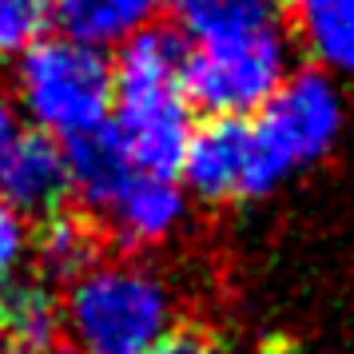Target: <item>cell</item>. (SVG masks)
Here are the masks:
<instances>
[{
  "label": "cell",
  "mask_w": 354,
  "mask_h": 354,
  "mask_svg": "<svg viewBox=\"0 0 354 354\" xmlns=\"http://www.w3.org/2000/svg\"><path fill=\"white\" fill-rule=\"evenodd\" d=\"M187 40L171 24H147L120 44L112 68L108 131L131 167L151 176H179L192 136V100L183 92Z\"/></svg>",
  "instance_id": "cell-1"
},
{
  "label": "cell",
  "mask_w": 354,
  "mask_h": 354,
  "mask_svg": "<svg viewBox=\"0 0 354 354\" xmlns=\"http://www.w3.org/2000/svg\"><path fill=\"white\" fill-rule=\"evenodd\" d=\"M64 335L80 354H147L179 319L171 283L140 259H92L60 299Z\"/></svg>",
  "instance_id": "cell-2"
},
{
  "label": "cell",
  "mask_w": 354,
  "mask_h": 354,
  "mask_svg": "<svg viewBox=\"0 0 354 354\" xmlns=\"http://www.w3.org/2000/svg\"><path fill=\"white\" fill-rule=\"evenodd\" d=\"M351 128V104L342 80L319 68H290L274 96L247 115L251 163L247 199H267L322 160H330Z\"/></svg>",
  "instance_id": "cell-3"
},
{
  "label": "cell",
  "mask_w": 354,
  "mask_h": 354,
  "mask_svg": "<svg viewBox=\"0 0 354 354\" xmlns=\"http://www.w3.org/2000/svg\"><path fill=\"white\" fill-rule=\"evenodd\" d=\"M17 108L56 144L92 136L112 115V64L72 36H40L17 56Z\"/></svg>",
  "instance_id": "cell-4"
},
{
  "label": "cell",
  "mask_w": 354,
  "mask_h": 354,
  "mask_svg": "<svg viewBox=\"0 0 354 354\" xmlns=\"http://www.w3.org/2000/svg\"><path fill=\"white\" fill-rule=\"evenodd\" d=\"M295 68L287 24L187 44L183 92L203 115H255Z\"/></svg>",
  "instance_id": "cell-5"
},
{
  "label": "cell",
  "mask_w": 354,
  "mask_h": 354,
  "mask_svg": "<svg viewBox=\"0 0 354 354\" xmlns=\"http://www.w3.org/2000/svg\"><path fill=\"white\" fill-rule=\"evenodd\" d=\"M64 195V144L28 124L12 100H0V203L20 215H52Z\"/></svg>",
  "instance_id": "cell-6"
},
{
  "label": "cell",
  "mask_w": 354,
  "mask_h": 354,
  "mask_svg": "<svg viewBox=\"0 0 354 354\" xmlns=\"http://www.w3.org/2000/svg\"><path fill=\"white\" fill-rule=\"evenodd\" d=\"M187 203L192 195L183 192L179 176H151L131 167L92 215L112 231L115 243L144 251L176 239L179 227L187 223Z\"/></svg>",
  "instance_id": "cell-7"
},
{
  "label": "cell",
  "mask_w": 354,
  "mask_h": 354,
  "mask_svg": "<svg viewBox=\"0 0 354 354\" xmlns=\"http://www.w3.org/2000/svg\"><path fill=\"white\" fill-rule=\"evenodd\" d=\"M247 163H251L247 120L207 115L187 136L179 183L199 203H239L247 199Z\"/></svg>",
  "instance_id": "cell-8"
},
{
  "label": "cell",
  "mask_w": 354,
  "mask_h": 354,
  "mask_svg": "<svg viewBox=\"0 0 354 354\" xmlns=\"http://www.w3.org/2000/svg\"><path fill=\"white\" fill-rule=\"evenodd\" d=\"M283 20L310 68L354 84V0H283Z\"/></svg>",
  "instance_id": "cell-9"
},
{
  "label": "cell",
  "mask_w": 354,
  "mask_h": 354,
  "mask_svg": "<svg viewBox=\"0 0 354 354\" xmlns=\"http://www.w3.org/2000/svg\"><path fill=\"white\" fill-rule=\"evenodd\" d=\"M0 335L24 354H48L60 342L64 310L48 274H17L0 290Z\"/></svg>",
  "instance_id": "cell-10"
},
{
  "label": "cell",
  "mask_w": 354,
  "mask_h": 354,
  "mask_svg": "<svg viewBox=\"0 0 354 354\" xmlns=\"http://www.w3.org/2000/svg\"><path fill=\"white\" fill-rule=\"evenodd\" d=\"M160 8L163 0H52V20L64 36L108 52L147 28Z\"/></svg>",
  "instance_id": "cell-11"
},
{
  "label": "cell",
  "mask_w": 354,
  "mask_h": 354,
  "mask_svg": "<svg viewBox=\"0 0 354 354\" xmlns=\"http://www.w3.org/2000/svg\"><path fill=\"white\" fill-rule=\"evenodd\" d=\"M163 8L171 17V28L187 44L287 24L283 0H163Z\"/></svg>",
  "instance_id": "cell-12"
},
{
  "label": "cell",
  "mask_w": 354,
  "mask_h": 354,
  "mask_svg": "<svg viewBox=\"0 0 354 354\" xmlns=\"http://www.w3.org/2000/svg\"><path fill=\"white\" fill-rule=\"evenodd\" d=\"M36 255H40V267L52 279H72L80 274L92 259H96V243L88 235V227L80 219H68V215H48V227L40 231L36 239Z\"/></svg>",
  "instance_id": "cell-13"
},
{
  "label": "cell",
  "mask_w": 354,
  "mask_h": 354,
  "mask_svg": "<svg viewBox=\"0 0 354 354\" xmlns=\"http://www.w3.org/2000/svg\"><path fill=\"white\" fill-rule=\"evenodd\" d=\"M52 24V0H0V60H17Z\"/></svg>",
  "instance_id": "cell-14"
},
{
  "label": "cell",
  "mask_w": 354,
  "mask_h": 354,
  "mask_svg": "<svg viewBox=\"0 0 354 354\" xmlns=\"http://www.w3.org/2000/svg\"><path fill=\"white\" fill-rule=\"evenodd\" d=\"M28 251H32L28 215H20L8 203H0V290L8 287L17 274H24Z\"/></svg>",
  "instance_id": "cell-15"
},
{
  "label": "cell",
  "mask_w": 354,
  "mask_h": 354,
  "mask_svg": "<svg viewBox=\"0 0 354 354\" xmlns=\"http://www.w3.org/2000/svg\"><path fill=\"white\" fill-rule=\"evenodd\" d=\"M147 354H227V346L203 326H171Z\"/></svg>",
  "instance_id": "cell-16"
},
{
  "label": "cell",
  "mask_w": 354,
  "mask_h": 354,
  "mask_svg": "<svg viewBox=\"0 0 354 354\" xmlns=\"http://www.w3.org/2000/svg\"><path fill=\"white\" fill-rule=\"evenodd\" d=\"M0 354H12V346H8V338L0 335Z\"/></svg>",
  "instance_id": "cell-17"
}]
</instances>
